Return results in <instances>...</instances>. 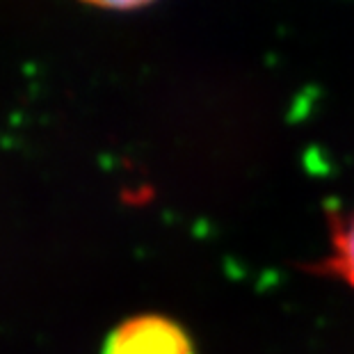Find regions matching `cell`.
Wrapping results in <instances>:
<instances>
[{"label":"cell","instance_id":"1","mask_svg":"<svg viewBox=\"0 0 354 354\" xmlns=\"http://www.w3.org/2000/svg\"><path fill=\"white\" fill-rule=\"evenodd\" d=\"M103 354H194V348L178 322L147 313L128 318L112 329Z\"/></svg>","mask_w":354,"mask_h":354},{"label":"cell","instance_id":"2","mask_svg":"<svg viewBox=\"0 0 354 354\" xmlns=\"http://www.w3.org/2000/svg\"><path fill=\"white\" fill-rule=\"evenodd\" d=\"M329 266L345 283L354 288V215L343 220L334 236V254Z\"/></svg>","mask_w":354,"mask_h":354},{"label":"cell","instance_id":"3","mask_svg":"<svg viewBox=\"0 0 354 354\" xmlns=\"http://www.w3.org/2000/svg\"><path fill=\"white\" fill-rule=\"evenodd\" d=\"M82 3L99 7V10H115V12H128V10H140L147 7L153 0H82Z\"/></svg>","mask_w":354,"mask_h":354}]
</instances>
